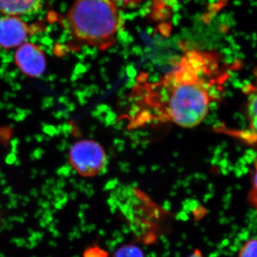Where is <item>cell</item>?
Wrapping results in <instances>:
<instances>
[{"label": "cell", "instance_id": "4fadbf2b", "mask_svg": "<svg viewBox=\"0 0 257 257\" xmlns=\"http://www.w3.org/2000/svg\"><path fill=\"white\" fill-rule=\"evenodd\" d=\"M189 257H204L203 256L202 253L199 252V251H195L194 253H192L191 256H189Z\"/></svg>", "mask_w": 257, "mask_h": 257}, {"label": "cell", "instance_id": "8992f818", "mask_svg": "<svg viewBox=\"0 0 257 257\" xmlns=\"http://www.w3.org/2000/svg\"><path fill=\"white\" fill-rule=\"evenodd\" d=\"M44 0H0V13L8 16L30 15L41 9Z\"/></svg>", "mask_w": 257, "mask_h": 257}, {"label": "cell", "instance_id": "9c48e42d", "mask_svg": "<svg viewBox=\"0 0 257 257\" xmlns=\"http://www.w3.org/2000/svg\"><path fill=\"white\" fill-rule=\"evenodd\" d=\"M115 257H143L141 251L135 246H126L121 248Z\"/></svg>", "mask_w": 257, "mask_h": 257}, {"label": "cell", "instance_id": "8fae6325", "mask_svg": "<svg viewBox=\"0 0 257 257\" xmlns=\"http://www.w3.org/2000/svg\"><path fill=\"white\" fill-rule=\"evenodd\" d=\"M110 1L117 5L118 7L126 8V7L136 6L140 4L143 0H110Z\"/></svg>", "mask_w": 257, "mask_h": 257}, {"label": "cell", "instance_id": "277c9868", "mask_svg": "<svg viewBox=\"0 0 257 257\" xmlns=\"http://www.w3.org/2000/svg\"><path fill=\"white\" fill-rule=\"evenodd\" d=\"M15 62L24 74L32 77L42 75L46 69V59L40 47L25 43L15 53Z\"/></svg>", "mask_w": 257, "mask_h": 257}, {"label": "cell", "instance_id": "7a4b0ae2", "mask_svg": "<svg viewBox=\"0 0 257 257\" xmlns=\"http://www.w3.org/2000/svg\"><path fill=\"white\" fill-rule=\"evenodd\" d=\"M67 20L77 40L100 51L114 46L121 25L118 6L110 0H74Z\"/></svg>", "mask_w": 257, "mask_h": 257}, {"label": "cell", "instance_id": "7c38bea8", "mask_svg": "<svg viewBox=\"0 0 257 257\" xmlns=\"http://www.w3.org/2000/svg\"><path fill=\"white\" fill-rule=\"evenodd\" d=\"M248 200L257 214V197H248Z\"/></svg>", "mask_w": 257, "mask_h": 257}, {"label": "cell", "instance_id": "3957f363", "mask_svg": "<svg viewBox=\"0 0 257 257\" xmlns=\"http://www.w3.org/2000/svg\"><path fill=\"white\" fill-rule=\"evenodd\" d=\"M69 162L79 175L83 177H95L105 167V151L100 144L94 140H81L71 147Z\"/></svg>", "mask_w": 257, "mask_h": 257}, {"label": "cell", "instance_id": "ba28073f", "mask_svg": "<svg viewBox=\"0 0 257 257\" xmlns=\"http://www.w3.org/2000/svg\"><path fill=\"white\" fill-rule=\"evenodd\" d=\"M239 257H257V239H250L240 250Z\"/></svg>", "mask_w": 257, "mask_h": 257}, {"label": "cell", "instance_id": "6da1fadb", "mask_svg": "<svg viewBox=\"0 0 257 257\" xmlns=\"http://www.w3.org/2000/svg\"><path fill=\"white\" fill-rule=\"evenodd\" d=\"M226 77L217 54L187 51L159 80L148 81L144 74L139 76L123 117L131 130L168 123L195 127L207 117Z\"/></svg>", "mask_w": 257, "mask_h": 257}, {"label": "cell", "instance_id": "30bf717a", "mask_svg": "<svg viewBox=\"0 0 257 257\" xmlns=\"http://www.w3.org/2000/svg\"><path fill=\"white\" fill-rule=\"evenodd\" d=\"M257 197V160L253 165V171L252 176V184L250 191L248 197Z\"/></svg>", "mask_w": 257, "mask_h": 257}, {"label": "cell", "instance_id": "5b68a950", "mask_svg": "<svg viewBox=\"0 0 257 257\" xmlns=\"http://www.w3.org/2000/svg\"><path fill=\"white\" fill-rule=\"evenodd\" d=\"M30 29L21 19L15 16L0 19V46L6 49L20 47L28 39Z\"/></svg>", "mask_w": 257, "mask_h": 257}, {"label": "cell", "instance_id": "52a82bcc", "mask_svg": "<svg viewBox=\"0 0 257 257\" xmlns=\"http://www.w3.org/2000/svg\"><path fill=\"white\" fill-rule=\"evenodd\" d=\"M246 90V116L251 136L257 141V74Z\"/></svg>", "mask_w": 257, "mask_h": 257}]
</instances>
